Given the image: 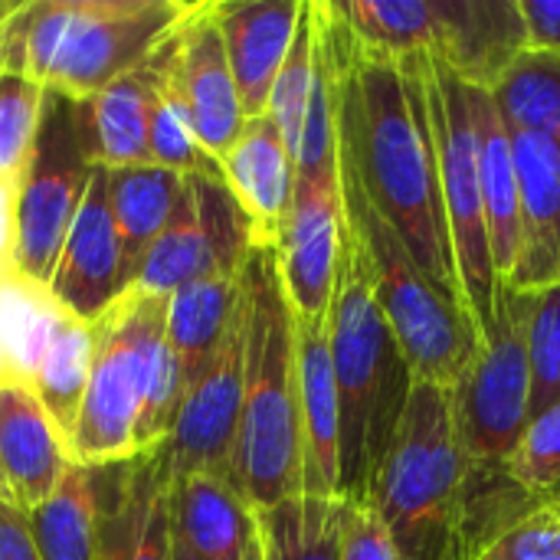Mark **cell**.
I'll list each match as a JSON object with an SVG mask.
<instances>
[{
  "label": "cell",
  "mask_w": 560,
  "mask_h": 560,
  "mask_svg": "<svg viewBox=\"0 0 560 560\" xmlns=\"http://www.w3.org/2000/svg\"><path fill=\"white\" fill-rule=\"evenodd\" d=\"M318 13L338 69V151L427 279L466 308L427 121V52L368 49L338 3L318 0Z\"/></svg>",
  "instance_id": "1"
},
{
  "label": "cell",
  "mask_w": 560,
  "mask_h": 560,
  "mask_svg": "<svg viewBox=\"0 0 560 560\" xmlns=\"http://www.w3.org/2000/svg\"><path fill=\"white\" fill-rule=\"evenodd\" d=\"M328 341L338 387V495L351 505H371L417 377L384 318L368 256L348 223L328 308Z\"/></svg>",
  "instance_id": "2"
},
{
  "label": "cell",
  "mask_w": 560,
  "mask_h": 560,
  "mask_svg": "<svg viewBox=\"0 0 560 560\" xmlns=\"http://www.w3.org/2000/svg\"><path fill=\"white\" fill-rule=\"evenodd\" d=\"M243 413L233 482L253 512L302 495V420L295 315L272 246H253L240 269Z\"/></svg>",
  "instance_id": "3"
},
{
  "label": "cell",
  "mask_w": 560,
  "mask_h": 560,
  "mask_svg": "<svg viewBox=\"0 0 560 560\" xmlns=\"http://www.w3.org/2000/svg\"><path fill=\"white\" fill-rule=\"evenodd\" d=\"M463 476L453 390L417 377L371 499L400 560H453Z\"/></svg>",
  "instance_id": "4"
},
{
  "label": "cell",
  "mask_w": 560,
  "mask_h": 560,
  "mask_svg": "<svg viewBox=\"0 0 560 560\" xmlns=\"http://www.w3.org/2000/svg\"><path fill=\"white\" fill-rule=\"evenodd\" d=\"M338 180H341L345 223L368 256L374 295L413 368V377L453 390L479 351V331L469 312L453 299H446L427 279V272L407 253V246L390 230V223L374 210V203L368 200L358 174L351 171L341 151H338Z\"/></svg>",
  "instance_id": "5"
},
{
  "label": "cell",
  "mask_w": 560,
  "mask_h": 560,
  "mask_svg": "<svg viewBox=\"0 0 560 560\" xmlns=\"http://www.w3.org/2000/svg\"><path fill=\"white\" fill-rule=\"evenodd\" d=\"M528 305V292L499 285L492 325L482 331L472 364L453 387L463 482L502 476L532 420Z\"/></svg>",
  "instance_id": "6"
},
{
  "label": "cell",
  "mask_w": 560,
  "mask_h": 560,
  "mask_svg": "<svg viewBox=\"0 0 560 560\" xmlns=\"http://www.w3.org/2000/svg\"><path fill=\"white\" fill-rule=\"evenodd\" d=\"M427 121L436 148L440 197L450 246L469 318L482 338L495 315L499 276L492 266L489 220L479 177V138L472 118V85L427 52Z\"/></svg>",
  "instance_id": "7"
},
{
  "label": "cell",
  "mask_w": 560,
  "mask_h": 560,
  "mask_svg": "<svg viewBox=\"0 0 560 560\" xmlns=\"http://www.w3.org/2000/svg\"><path fill=\"white\" fill-rule=\"evenodd\" d=\"M167 295L125 292L92 328V371L72 456L79 466L105 469L138 459L135 427L148 384V361L164 335Z\"/></svg>",
  "instance_id": "8"
},
{
  "label": "cell",
  "mask_w": 560,
  "mask_h": 560,
  "mask_svg": "<svg viewBox=\"0 0 560 560\" xmlns=\"http://www.w3.org/2000/svg\"><path fill=\"white\" fill-rule=\"evenodd\" d=\"M95 164L89 158L79 102L46 89L30 164L16 197L13 272L49 289L59 249L85 197Z\"/></svg>",
  "instance_id": "9"
},
{
  "label": "cell",
  "mask_w": 560,
  "mask_h": 560,
  "mask_svg": "<svg viewBox=\"0 0 560 560\" xmlns=\"http://www.w3.org/2000/svg\"><path fill=\"white\" fill-rule=\"evenodd\" d=\"M194 7L180 0H66L46 89L69 102L92 98L141 69Z\"/></svg>",
  "instance_id": "10"
},
{
  "label": "cell",
  "mask_w": 560,
  "mask_h": 560,
  "mask_svg": "<svg viewBox=\"0 0 560 560\" xmlns=\"http://www.w3.org/2000/svg\"><path fill=\"white\" fill-rule=\"evenodd\" d=\"M253 249V230L220 171L184 177L174 213L144 256L128 292L171 295L187 282L240 272Z\"/></svg>",
  "instance_id": "11"
},
{
  "label": "cell",
  "mask_w": 560,
  "mask_h": 560,
  "mask_svg": "<svg viewBox=\"0 0 560 560\" xmlns=\"http://www.w3.org/2000/svg\"><path fill=\"white\" fill-rule=\"evenodd\" d=\"M243 413V302L240 318L203 377L180 400L174 430L158 450L167 479L213 472L233 482V456ZM236 486V482H233Z\"/></svg>",
  "instance_id": "12"
},
{
  "label": "cell",
  "mask_w": 560,
  "mask_h": 560,
  "mask_svg": "<svg viewBox=\"0 0 560 560\" xmlns=\"http://www.w3.org/2000/svg\"><path fill=\"white\" fill-rule=\"evenodd\" d=\"M345 240V207L338 171L295 177L289 220L276 246L282 285L299 322L322 318L331 308Z\"/></svg>",
  "instance_id": "13"
},
{
  "label": "cell",
  "mask_w": 560,
  "mask_h": 560,
  "mask_svg": "<svg viewBox=\"0 0 560 560\" xmlns=\"http://www.w3.org/2000/svg\"><path fill=\"white\" fill-rule=\"evenodd\" d=\"M164 56L200 148L220 164L246 115L233 85L213 3H197L190 10V16L167 36Z\"/></svg>",
  "instance_id": "14"
},
{
  "label": "cell",
  "mask_w": 560,
  "mask_h": 560,
  "mask_svg": "<svg viewBox=\"0 0 560 560\" xmlns=\"http://www.w3.org/2000/svg\"><path fill=\"white\" fill-rule=\"evenodd\" d=\"M59 308L85 325L102 318L121 292V243L108 203V171L95 167L49 282Z\"/></svg>",
  "instance_id": "15"
},
{
  "label": "cell",
  "mask_w": 560,
  "mask_h": 560,
  "mask_svg": "<svg viewBox=\"0 0 560 560\" xmlns=\"http://www.w3.org/2000/svg\"><path fill=\"white\" fill-rule=\"evenodd\" d=\"M72 466V446L33 387L13 377L0 381V482L7 499L26 515L56 492Z\"/></svg>",
  "instance_id": "16"
},
{
  "label": "cell",
  "mask_w": 560,
  "mask_h": 560,
  "mask_svg": "<svg viewBox=\"0 0 560 560\" xmlns=\"http://www.w3.org/2000/svg\"><path fill=\"white\" fill-rule=\"evenodd\" d=\"M512 151L518 171V259L502 285L535 295L560 282V144L512 135Z\"/></svg>",
  "instance_id": "17"
},
{
  "label": "cell",
  "mask_w": 560,
  "mask_h": 560,
  "mask_svg": "<svg viewBox=\"0 0 560 560\" xmlns=\"http://www.w3.org/2000/svg\"><path fill=\"white\" fill-rule=\"evenodd\" d=\"M302 0H226L213 3L226 62L246 118L269 112L276 75L299 26Z\"/></svg>",
  "instance_id": "18"
},
{
  "label": "cell",
  "mask_w": 560,
  "mask_h": 560,
  "mask_svg": "<svg viewBox=\"0 0 560 560\" xmlns=\"http://www.w3.org/2000/svg\"><path fill=\"white\" fill-rule=\"evenodd\" d=\"M220 174L243 207L253 246H279L292 190H295V161L269 115L246 118L236 141L220 158Z\"/></svg>",
  "instance_id": "19"
},
{
  "label": "cell",
  "mask_w": 560,
  "mask_h": 560,
  "mask_svg": "<svg viewBox=\"0 0 560 560\" xmlns=\"http://www.w3.org/2000/svg\"><path fill=\"white\" fill-rule=\"evenodd\" d=\"M433 59L446 62L469 85L489 89L528 49L518 0H436Z\"/></svg>",
  "instance_id": "20"
},
{
  "label": "cell",
  "mask_w": 560,
  "mask_h": 560,
  "mask_svg": "<svg viewBox=\"0 0 560 560\" xmlns=\"http://www.w3.org/2000/svg\"><path fill=\"white\" fill-rule=\"evenodd\" d=\"M299 420H302V495H338V387L331 368L328 315L299 322ZM341 499V495H338Z\"/></svg>",
  "instance_id": "21"
},
{
  "label": "cell",
  "mask_w": 560,
  "mask_h": 560,
  "mask_svg": "<svg viewBox=\"0 0 560 560\" xmlns=\"http://www.w3.org/2000/svg\"><path fill=\"white\" fill-rule=\"evenodd\" d=\"M171 525L203 560H249L259 541V515L213 472L171 479Z\"/></svg>",
  "instance_id": "22"
},
{
  "label": "cell",
  "mask_w": 560,
  "mask_h": 560,
  "mask_svg": "<svg viewBox=\"0 0 560 560\" xmlns=\"http://www.w3.org/2000/svg\"><path fill=\"white\" fill-rule=\"evenodd\" d=\"M240 318V272L203 276L167 295L164 338L177 358L184 397L203 377Z\"/></svg>",
  "instance_id": "23"
},
{
  "label": "cell",
  "mask_w": 560,
  "mask_h": 560,
  "mask_svg": "<svg viewBox=\"0 0 560 560\" xmlns=\"http://www.w3.org/2000/svg\"><path fill=\"white\" fill-rule=\"evenodd\" d=\"M472 118L479 138V177H482V200L489 220V243H492V266L499 285L509 282L515 259H518V171L512 135L492 102L489 89L472 85Z\"/></svg>",
  "instance_id": "24"
},
{
  "label": "cell",
  "mask_w": 560,
  "mask_h": 560,
  "mask_svg": "<svg viewBox=\"0 0 560 560\" xmlns=\"http://www.w3.org/2000/svg\"><path fill=\"white\" fill-rule=\"evenodd\" d=\"M89 158L95 167H141L148 158L151 125V59L131 75L112 82L92 98L79 102Z\"/></svg>",
  "instance_id": "25"
},
{
  "label": "cell",
  "mask_w": 560,
  "mask_h": 560,
  "mask_svg": "<svg viewBox=\"0 0 560 560\" xmlns=\"http://www.w3.org/2000/svg\"><path fill=\"white\" fill-rule=\"evenodd\" d=\"M184 177L158 164L108 171V203L121 243V292L131 289L144 256L164 233Z\"/></svg>",
  "instance_id": "26"
},
{
  "label": "cell",
  "mask_w": 560,
  "mask_h": 560,
  "mask_svg": "<svg viewBox=\"0 0 560 560\" xmlns=\"http://www.w3.org/2000/svg\"><path fill=\"white\" fill-rule=\"evenodd\" d=\"M62 315L46 285L20 272L0 276V358L13 381H33Z\"/></svg>",
  "instance_id": "27"
},
{
  "label": "cell",
  "mask_w": 560,
  "mask_h": 560,
  "mask_svg": "<svg viewBox=\"0 0 560 560\" xmlns=\"http://www.w3.org/2000/svg\"><path fill=\"white\" fill-rule=\"evenodd\" d=\"M351 502L295 495L259 515L262 560H341Z\"/></svg>",
  "instance_id": "28"
},
{
  "label": "cell",
  "mask_w": 560,
  "mask_h": 560,
  "mask_svg": "<svg viewBox=\"0 0 560 560\" xmlns=\"http://www.w3.org/2000/svg\"><path fill=\"white\" fill-rule=\"evenodd\" d=\"M509 135H538L560 144V52L522 49L492 85Z\"/></svg>",
  "instance_id": "29"
},
{
  "label": "cell",
  "mask_w": 560,
  "mask_h": 560,
  "mask_svg": "<svg viewBox=\"0 0 560 560\" xmlns=\"http://www.w3.org/2000/svg\"><path fill=\"white\" fill-rule=\"evenodd\" d=\"M39 560L95 558V479L89 466H72L56 492L26 512Z\"/></svg>",
  "instance_id": "30"
},
{
  "label": "cell",
  "mask_w": 560,
  "mask_h": 560,
  "mask_svg": "<svg viewBox=\"0 0 560 560\" xmlns=\"http://www.w3.org/2000/svg\"><path fill=\"white\" fill-rule=\"evenodd\" d=\"M92 371V328L72 315H62L39 371L33 374L30 387L39 397L43 410L56 423V430L72 443L79 410L85 400Z\"/></svg>",
  "instance_id": "31"
},
{
  "label": "cell",
  "mask_w": 560,
  "mask_h": 560,
  "mask_svg": "<svg viewBox=\"0 0 560 560\" xmlns=\"http://www.w3.org/2000/svg\"><path fill=\"white\" fill-rule=\"evenodd\" d=\"M154 453L121 466L92 469L95 479V558L131 560L144 495L154 476Z\"/></svg>",
  "instance_id": "32"
},
{
  "label": "cell",
  "mask_w": 560,
  "mask_h": 560,
  "mask_svg": "<svg viewBox=\"0 0 560 560\" xmlns=\"http://www.w3.org/2000/svg\"><path fill=\"white\" fill-rule=\"evenodd\" d=\"M167 43V39H164ZM161 49L151 56V125H148V158L151 164L174 171L180 177L220 171V164L200 148L187 108L177 95V85L167 69V56Z\"/></svg>",
  "instance_id": "33"
},
{
  "label": "cell",
  "mask_w": 560,
  "mask_h": 560,
  "mask_svg": "<svg viewBox=\"0 0 560 560\" xmlns=\"http://www.w3.org/2000/svg\"><path fill=\"white\" fill-rule=\"evenodd\" d=\"M338 10L354 39L377 52L410 56L436 43V16L427 0H345Z\"/></svg>",
  "instance_id": "34"
},
{
  "label": "cell",
  "mask_w": 560,
  "mask_h": 560,
  "mask_svg": "<svg viewBox=\"0 0 560 560\" xmlns=\"http://www.w3.org/2000/svg\"><path fill=\"white\" fill-rule=\"evenodd\" d=\"M315 0H302V13H299V26L292 36V46L285 52V62L276 75L272 95H269V118L276 121L292 161L299 151V138H302V125H305V108H308V95H312V79H315Z\"/></svg>",
  "instance_id": "35"
},
{
  "label": "cell",
  "mask_w": 560,
  "mask_h": 560,
  "mask_svg": "<svg viewBox=\"0 0 560 560\" xmlns=\"http://www.w3.org/2000/svg\"><path fill=\"white\" fill-rule=\"evenodd\" d=\"M505 476L528 502L560 505V404L528 420Z\"/></svg>",
  "instance_id": "36"
},
{
  "label": "cell",
  "mask_w": 560,
  "mask_h": 560,
  "mask_svg": "<svg viewBox=\"0 0 560 560\" xmlns=\"http://www.w3.org/2000/svg\"><path fill=\"white\" fill-rule=\"evenodd\" d=\"M532 417L560 404V282L532 295L528 305Z\"/></svg>",
  "instance_id": "37"
},
{
  "label": "cell",
  "mask_w": 560,
  "mask_h": 560,
  "mask_svg": "<svg viewBox=\"0 0 560 560\" xmlns=\"http://www.w3.org/2000/svg\"><path fill=\"white\" fill-rule=\"evenodd\" d=\"M46 85L23 75H0V177L23 180L30 164Z\"/></svg>",
  "instance_id": "38"
},
{
  "label": "cell",
  "mask_w": 560,
  "mask_h": 560,
  "mask_svg": "<svg viewBox=\"0 0 560 560\" xmlns=\"http://www.w3.org/2000/svg\"><path fill=\"white\" fill-rule=\"evenodd\" d=\"M469 560H560V505H538Z\"/></svg>",
  "instance_id": "39"
},
{
  "label": "cell",
  "mask_w": 560,
  "mask_h": 560,
  "mask_svg": "<svg viewBox=\"0 0 560 560\" xmlns=\"http://www.w3.org/2000/svg\"><path fill=\"white\" fill-rule=\"evenodd\" d=\"M154 459H158V453H154ZM131 560H171V479H167L161 459L154 466V476H151V486L144 495Z\"/></svg>",
  "instance_id": "40"
},
{
  "label": "cell",
  "mask_w": 560,
  "mask_h": 560,
  "mask_svg": "<svg viewBox=\"0 0 560 560\" xmlns=\"http://www.w3.org/2000/svg\"><path fill=\"white\" fill-rule=\"evenodd\" d=\"M341 560H400L394 538L374 505H351L341 538Z\"/></svg>",
  "instance_id": "41"
},
{
  "label": "cell",
  "mask_w": 560,
  "mask_h": 560,
  "mask_svg": "<svg viewBox=\"0 0 560 560\" xmlns=\"http://www.w3.org/2000/svg\"><path fill=\"white\" fill-rule=\"evenodd\" d=\"M528 49L560 52V0H518Z\"/></svg>",
  "instance_id": "42"
},
{
  "label": "cell",
  "mask_w": 560,
  "mask_h": 560,
  "mask_svg": "<svg viewBox=\"0 0 560 560\" xmlns=\"http://www.w3.org/2000/svg\"><path fill=\"white\" fill-rule=\"evenodd\" d=\"M0 560H39L26 515L7 499H0Z\"/></svg>",
  "instance_id": "43"
},
{
  "label": "cell",
  "mask_w": 560,
  "mask_h": 560,
  "mask_svg": "<svg viewBox=\"0 0 560 560\" xmlns=\"http://www.w3.org/2000/svg\"><path fill=\"white\" fill-rule=\"evenodd\" d=\"M16 197L20 180L0 177V276L13 272V253H16Z\"/></svg>",
  "instance_id": "44"
},
{
  "label": "cell",
  "mask_w": 560,
  "mask_h": 560,
  "mask_svg": "<svg viewBox=\"0 0 560 560\" xmlns=\"http://www.w3.org/2000/svg\"><path fill=\"white\" fill-rule=\"evenodd\" d=\"M171 560H203L187 541H184V535L171 525Z\"/></svg>",
  "instance_id": "45"
},
{
  "label": "cell",
  "mask_w": 560,
  "mask_h": 560,
  "mask_svg": "<svg viewBox=\"0 0 560 560\" xmlns=\"http://www.w3.org/2000/svg\"><path fill=\"white\" fill-rule=\"evenodd\" d=\"M16 3H20V0H0V23L13 13V7H16Z\"/></svg>",
  "instance_id": "46"
},
{
  "label": "cell",
  "mask_w": 560,
  "mask_h": 560,
  "mask_svg": "<svg viewBox=\"0 0 560 560\" xmlns=\"http://www.w3.org/2000/svg\"><path fill=\"white\" fill-rule=\"evenodd\" d=\"M249 560H262V532H259V541H256V548H253Z\"/></svg>",
  "instance_id": "47"
},
{
  "label": "cell",
  "mask_w": 560,
  "mask_h": 560,
  "mask_svg": "<svg viewBox=\"0 0 560 560\" xmlns=\"http://www.w3.org/2000/svg\"><path fill=\"white\" fill-rule=\"evenodd\" d=\"M10 374H7V364H3V358H0V381H7Z\"/></svg>",
  "instance_id": "48"
},
{
  "label": "cell",
  "mask_w": 560,
  "mask_h": 560,
  "mask_svg": "<svg viewBox=\"0 0 560 560\" xmlns=\"http://www.w3.org/2000/svg\"><path fill=\"white\" fill-rule=\"evenodd\" d=\"M0 499H7V489H3V482H0ZM10 502V499H7Z\"/></svg>",
  "instance_id": "49"
}]
</instances>
